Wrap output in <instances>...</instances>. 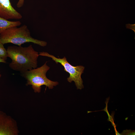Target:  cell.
<instances>
[{
  "label": "cell",
  "instance_id": "cell-1",
  "mask_svg": "<svg viewBox=\"0 0 135 135\" xmlns=\"http://www.w3.org/2000/svg\"><path fill=\"white\" fill-rule=\"evenodd\" d=\"M6 50L8 57L12 60L9 66L12 70L21 73L37 67L39 54L32 45L26 47L10 46Z\"/></svg>",
  "mask_w": 135,
  "mask_h": 135
},
{
  "label": "cell",
  "instance_id": "cell-2",
  "mask_svg": "<svg viewBox=\"0 0 135 135\" xmlns=\"http://www.w3.org/2000/svg\"><path fill=\"white\" fill-rule=\"evenodd\" d=\"M0 40L4 44L12 43L18 46L27 42H32L42 46H46V42L33 38L26 25L18 28L14 26L8 28L0 34Z\"/></svg>",
  "mask_w": 135,
  "mask_h": 135
},
{
  "label": "cell",
  "instance_id": "cell-3",
  "mask_svg": "<svg viewBox=\"0 0 135 135\" xmlns=\"http://www.w3.org/2000/svg\"><path fill=\"white\" fill-rule=\"evenodd\" d=\"M47 62L41 66L21 73V75L26 80V86L31 85L35 93L41 92V86L45 85L49 89H52L58 84V82L48 79L46 74L50 67L46 64Z\"/></svg>",
  "mask_w": 135,
  "mask_h": 135
},
{
  "label": "cell",
  "instance_id": "cell-4",
  "mask_svg": "<svg viewBox=\"0 0 135 135\" xmlns=\"http://www.w3.org/2000/svg\"><path fill=\"white\" fill-rule=\"evenodd\" d=\"M39 55L50 58L56 64L60 63L64 68V70L69 74V76L67 78L68 81L70 83L74 82L77 89L81 90L84 88L81 76L84 72V66H72L68 62L65 56L62 58H57L47 52H39Z\"/></svg>",
  "mask_w": 135,
  "mask_h": 135
},
{
  "label": "cell",
  "instance_id": "cell-5",
  "mask_svg": "<svg viewBox=\"0 0 135 135\" xmlns=\"http://www.w3.org/2000/svg\"><path fill=\"white\" fill-rule=\"evenodd\" d=\"M19 132L16 121L0 111V135H18Z\"/></svg>",
  "mask_w": 135,
  "mask_h": 135
},
{
  "label": "cell",
  "instance_id": "cell-6",
  "mask_svg": "<svg viewBox=\"0 0 135 135\" xmlns=\"http://www.w3.org/2000/svg\"><path fill=\"white\" fill-rule=\"evenodd\" d=\"M0 17L8 20H20L22 17L12 6L10 0H0Z\"/></svg>",
  "mask_w": 135,
  "mask_h": 135
},
{
  "label": "cell",
  "instance_id": "cell-7",
  "mask_svg": "<svg viewBox=\"0 0 135 135\" xmlns=\"http://www.w3.org/2000/svg\"><path fill=\"white\" fill-rule=\"evenodd\" d=\"M22 24L19 21H9L0 17V34L5 30L9 28L18 26Z\"/></svg>",
  "mask_w": 135,
  "mask_h": 135
},
{
  "label": "cell",
  "instance_id": "cell-8",
  "mask_svg": "<svg viewBox=\"0 0 135 135\" xmlns=\"http://www.w3.org/2000/svg\"><path fill=\"white\" fill-rule=\"evenodd\" d=\"M4 45L0 40V58L6 61L8 57L6 50Z\"/></svg>",
  "mask_w": 135,
  "mask_h": 135
},
{
  "label": "cell",
  "instance_id": "cell-9",
  "mask_svg": "<svg viewBox=\"0 0 135 135\" xmlns=\"http://www.w3.org/2000/svg\"><path fill=\"white\" fill-rule=\"evenodd\" d=\"M24 0H18L16 4L17 7L20 8L22 7L24 5Z\"/></svg>",
  "mask_w": 135,
  "mask_h": 135
},
{
  "label": "cell",
  "instance_id": "cell-10",
  "mask_svg": "<svg viewBox=\"0 0 135 135\" xmlns=\"http://www.w3.org/2000/svg\"><path fill=\"white\" fill-rule=\"evenodd\" d=\"M126 28L132 30L135 32L134 24H126Z\"/></svg>",
  "mask_w": 135,
  "mask_h": 135
},
{
  "label": "cell",
  "instance_id": "cell-11",
  "mask_svg": "<svg viewBox=\"0 0 135 135\" xmlns=\"http://www.w3.org/2000/svg\"><path fill=\"white\" fill-rule=\"evenodd\" d=\"M6 60H4L2 58H0V62H2L4 63H6ZM2 76L1 74H0V78Z\"/></svg>",
  "mask_w": 135,
  "mask_h": 135
}]
</instances>
